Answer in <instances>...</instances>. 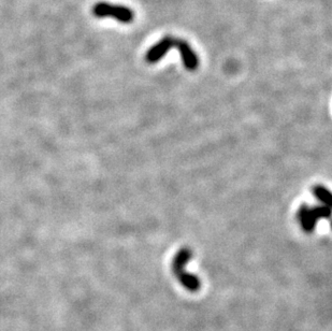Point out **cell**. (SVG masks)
<instances>
[{"mask_svg":"<svg viewBox=\"0 0 332 331\" xmlns=\"http://www.w3.org/2000/svg\"><path fill=\"white\" fill-rule=\"evenodd\" d=\"M192 256H193V252L188 247L181 248V250L174 256L172 269L175 277L178 278L179 282L183 285V287L187 289L188 292L196 293L198 292L201 287L200 280L197 275H194L186 271V265H187L188 262L192 259Z\"/></svg>","mask_w":332,"mask_h":331,"instance_id":"1","label":"cell"},{"mask_svg":"<svg viewBox=\"0 0 332 331\" xmlns=\"http://www.w3.org/2000/svg\"><path fill=\"white\" fill-rule=\"evenodd\" d=\"M92 14L96 17H113L124 24H129L133 20L134 14L131 9L120 6L112 5L109 3H98L92 8Z\"/></svg>","mask_w":332,"mask_h":331,"instance_id":"2","label":"cell"},{"mask_svg":"<svg viewBox=\"0 0 332 331\" xmlns=\"http://www.w3.org/2000/svg\"><path fill=\"white\" fill-rule=\"evenodd\" d=\"M331 215L330 206L321 205L310 208L307 205H302L299 209L298 219L302 226V229L306 232L313 231L316 223L321 219H329Z\"/></svg>","mask_w":332,"mask_h":331,"instance_id":"3","label":"cell"},{"mask_svg":"<svg viewBox=\"0 0 332 331\" xmlns=\"http://www.w3.org/2000/svg\"><path fill=\"white\" fill-rule=\"evenodd\" d=\"M174 48L179 50L183 64L186 69L191 71H195L199 66V59L198 56L194 52V50L189 46V44L186 41L182 39H175L174 40Z\"/></svg>","mask_w":332,"mask_h":331,"instance_id":"4","label":"cell"},{"mask_svg":"<svg viewBox=\"0 0 332 331\" xmlns=\"http://www.w3.org/2000/svg\"><path fill=\"white\" fill-rule=\"evenodd\" d=\"M174 40L172 37L167 36L163 39H161L159 42H157L154 46H152L147 53V60L151 64L157 63L160 60L167 52L170 51L172 48H174Z\"/></svg>","mask_w":332,"mask_h":331,"instance_id":"5","label":"cell"},{"mask_svg":"<svg viewBox=\"0 0 332 331\" xmlns=\"http://www.w3.org/2000/svg\"><path fill=\"white\" fill-rule=\"evenodd\" d=\"M313 194H314V196L317 199H319L321 202L327 204L328 206H330V204H331V194L326 187H324V186H320V185L315 186V187L313 188Z\"/></svg>","mask_w":332,"mask_h":331,"instance_id":"6","label":"cell"}]
</instances>
